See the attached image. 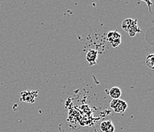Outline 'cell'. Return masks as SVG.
Returning a JSON list of instances; mask_svg holds the SVG:
<instances>
[{
	"mask_svg": "<svg viewBox=\"0 0 154 132\" xmlns=\"http://www.w3.org/2000/svg\"><path fill=\"white\" fill-rule=\"evenodd\" d=\"M123 30L128 32L131 37H134L137 33L140 32V29L138 28L137 20L132 19H127L122 22L121 25Z\"/></svg>",
	"mask_w": 154,
	"mask_h": 132,
	"instance_id": "1",
	"label": "cell"
},
{
	"mask_svg": "<svg viewBox=\"0 0 154 132\" xmlns=\"http://www.w3.org/2000/svg\"><path fill=\"white\" fill-rule=\"evenodd\" d=\"M110 107L116 113H124L127 108V104L125 101L120 98L113 99L110 102Z\"/></svg>",
	"mask_w": 154,
	"mask_h": 132,
	"instance_id": "2",
	"label": "cell"
},
{
	"mask_svg": "<svg viewBox=\"0 0 154 132\" xmlns=\"http://www.w3.org/2000/svg\"><path fill=\"white\" fill-rule=\"evenodd\" d=\"M38 97V91H32V90H27L21 92V101L26 103L32 104L34 103L36 98Z\"/></svg>",
	"mask_w": 154,
	"mask_h": 132,
	"instance_id": "3",
	"label": "cell"
},
{
	"mask_svg": "<svg viewBox=\"0 0 154 132\" xmlns=\"http://www.w3.org/2000/svg\"><path fill=\"white\" fill-rule=\"evenodd\" d=\"M107 41H110L113 48H117L121 43V35L116 31H110L107 35Z\"/></svg>",
	"mask_w": 154,
	"mask_h": 132,
	"instance_id": "4",
	"label": "cell"
},
{
	"mask_svg": "<svg viewBox=\"0 0 154 132\" xmlns=\"http://www.w3.org/2000/svg\"><path fill=\"white\" fill-rule=\"evenodd\" d=\"M97 57H98V51L96 50H90L87 53L86 60L90 66L96 64Z\"/></svg>",
	"mask_w": 154,
	"mask_h": 132,
	"instance_id": "5",
	"label": "cell"
},
{
	"mask_svg": "<svg viewBox=\"0 0 154 132\" xmlns=\"http://www.w3.org/2000/svg\"><path fill=\"white\" fill-rule=\"evenodd\" d=\"M100 130L103 132H114L115 127L110 120L103 121L100 124Z\"/></svg>",
	"mask_w": 154,
	"mask_h": 132,
	"instance_id": "6",
	"label": "cell"
},
{
	"mask_svg": "<svg viewBox=\"0 0 154 132\" xmlns=\"http://www.w3.org/2000/svg\"><path fill=\"white\" fill-rule=\"evenodd\" d=\"M108 94L113 99H117L120 97V95L122 94V92L119 87H113L110 89Z\"/></svg>",
	"mask_w": 154,
	"mask_h": 132,
	"instance_id": "7",
	"label": "cell"
},
{
	"mask_svg": "<svg viewBox=\"0 0 154 132\" xmlns=\"http://www.w3.org/2000/svg\"><path fill=\"white\" fill-rule=\"evenodd\" d=\"M146 64L149 69H154V54H149L146 58Z\"/></svg>",
	"mask_w": 154,
	"mask_h": 132,
	"instance_id": "8",
	"label": "cell"
}]
</instances>
